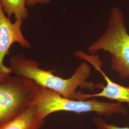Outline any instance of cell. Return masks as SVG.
<instances>
[{"instance_id": "1", "label": "cell", "mask_w": 129, "mask_h": 129, "mask_svg": "<svg viewBox=\"0 0 129 129\" xmlns=\"http://www.w3.org/2000/svg\"><path fill=\"white\" fill-rule=\"evenodd\" d=\"M10 63V68L16 76L33 80L42 87L54 90L67 99L74 100L78 87L92 90L96 88H102L104 86L102 83L94 84L87 81L91 69L90 66L85 62L76 69L71 77L67 79L55 75L54 70L40 69L37 62L27 59L22 54L12 56Z\"/></svg>"}, {"instance_id": "2", "label": "cell", "mask_w": 129, "mask_h": 129, "mask_svg": "<svg viewBox=\"0 0 129 129\" xmlns=\"http://www.w3.org/2000/svg\"><path fill=\"white\" fill-rule=\"evenodd\" d=\"M123 12L117 7L111 11L105 32L88 47L91 55L106 51L111 55V69L122 79L129 78V34Z\"/></svg>"}, {"instance_id": "3", "label": "cell", "mask_w": 129, "mask_h": 129, "mask_svg": "<svg viewBox=\"0 0 129 129\" xmlns=\"http://www.w3.org/2000/svg\"><path fill=\"white\" fill-rule=\"evenodd\" d=\"M33 103L37 106L40 114L45 119L52 113L60 111L77 113L95 112L105 117L115 113L125 115L128 112L120 102H100L95 98L85 100L69 99L41 86Z\"/></svg>"}, {"instance_id": "4", "label": "cell", "mask_w": 129, "mask_h": 129, "mask_svg": "<svg viewBox=\"0 0 129 129\" xmlns=\"http://www.w3.org/2000/svg\"><path fill=\"white\" fill-rule=\"evenodd\" d=\"M40 87L18 76L0 79V127L32 105Z\"/></svg>"}, {"instance_id": "5", "label": "cell", "mask_w": 129, "mask_h": 129, "mask_svg": "<svg viewBox=\"0 0 129 129\" xmlns=\"http://www.w3.org/2000/svg\"><path fill=\"white\" fill-rule=\"evenodd\" d=\"M23 23L15 20L13 23L5 15L0 0V79L13 73L10 67L4 64L5 55L9 53V49L13 44L17 43L24 48H30L31 45L24 37L21 27Z\"/></svg>"}, {"instance_id": "6", "label": "cell", "mask_w": 129, "mask_h": 129, "mask_svg": "<svg viewBox=\"0 0 129 129\" xmlns=\"http://www.w3.org/2000/svg\"><path fill=\"white\" fill-rule=\"evenodd\" d=\"M74 55L88 62L94 67L95 69L100 72L106 82V86H103L101 92L96 94H84L81 92H77L74 100H85L96 97H103L115 100L119 102L127 103L129 106V86L125 87L112 81L102 71V61L99 56L96 55H88L83 51L76 52Z\"/></svg>"}, {"instance_id": "7", "label": "cell", "mask_w": 129, "mask_h": 129, "mask_svg": "<svg viewBox=\"0 0 129 129\" xmlns=\"http://www.w3.org/2000/svg\"><path fill=\"white\" fill-rule=\"evenodd\" d=\"M45 118L40 114L35 104L29 107L0 129H40L45 123Z\"/></svg>"}, {"instance_id": "8", "label": "cell", "mask_w": 129, "mask_h": 129, "mask_svg": "<svg viewBox=\"0 0 129 129\" xmlns=\"http://www.w3.org/2000/svg\"><path fill=\"white\" fill-rule=\"evenodd\" d=\"M3 11L10 18L14 14L15 20L22 22L27 18L29 13L26 7V0H1Z\"/></svg>"}, {"instance_id": "9", "label": "cell", "mask_w": 129, "mask_h": 129, "mask_svg": "<svg viewBox=\"0 0 129 129\" xmlns=\"http://www.w3.org/2000/svg\"><path fill=\"white\" fill-rule=\"evenodd\" d=\"M93 121L97 129H129V127H121L112 124H108L105 120L100 117L94 118Z\"/></svg>"}, {"instance_id": "10", "label": "cell", "mask_w": 129, "mask_h": 129, "mask_svg": "<svg viewBox=\"0 0 129 129\" xmlns=\"http://www.w3.org/2000/svg\"><path fill=\"white\" fill-rule=\"evenodd\" d=\"M52 0H26V6H33L37 4H47Z\"/></svg>"}]
</instances>
